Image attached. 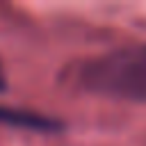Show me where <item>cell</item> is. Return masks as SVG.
Wrapping results in <instances>:
<instances>
[{
  "label": "cell",
  "mask_w": 146,
  "mask_h": 146,
  "mask_svg": "<svg viewBox=\"0 0 146 146\" xmlns=\"http://www.w3.org/2000/svg\"><path fill=\"white\" fill-rule=\"evenodd\" d=\"M80 82L107 98L146 103V43L89 59L80 68Z\"/></svg>",
  "instance_id": "6da1fadb"
},
{
  "label": "cell",
  "mask_w": 146,
  "mask_h": 146,
  "mask_svg": "<svg viewBox=\"0 0 146 146\" xmlns=\"http://www.w3.org/2000/svg\"><path fill=\"white\" fill-rule=\"evenodd\" d=\"M0 123H11V125H18V128L43 130V132L59 130V123H57L55 119H50V116H43V114L30 112V110L7 107V105H0Z\"/></svg>",
  "instance_id": "7a4b0ae2"
},
{
  "label": "cell",
  "mask_w": 146,
  "mask_h": 146,
  "mask_svg": "<svg viewBox=\"0 0 146 146\" xmlns=\"http://www.w3.org/2000/svg\"><path fill=\"white\" fill-rule=\"evenodd\" d=\"M5 84H7V82H5V73H2V64H0V91L5 89Z\"/></svg>",
  "instance_id": "3957f363"
}]
</instances>
